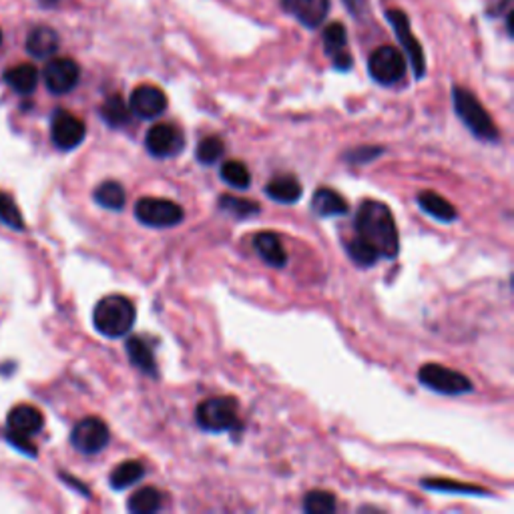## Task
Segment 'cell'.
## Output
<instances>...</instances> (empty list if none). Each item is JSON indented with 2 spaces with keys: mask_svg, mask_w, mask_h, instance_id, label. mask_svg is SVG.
I'll list each match as a JSON object with an SVG mask.
<instances>
[{
  "mask_svg": "<svg viewBox=\"0 0 514 514\" xmlns=\"http://www.w3.org/2000/svg\"><path fill=\"white\" fill-rule=\"evenodd\" d=\"M26 51L34 59H49L59 51V34L51 26H37L29 33Z\"/></svg>",
  "mask_w": 514,
  "mask_h": 514,
  "instance_id": "19",
  "label": "cell"
},
{
  "mask_svg": "<svg viewBox=\"0 0 514 514\" xmlns=\"http://www.w3.org/2000/svg\"><path fill=\"white\" fill-rule=\"evenodd\" d=\"M0 221L11 229L16 231L24 229V220L19 211V207H16L13 197L5 192H0Z\"/></svg>",
  "mask_w": 514,
  "mask_h": 514,
  "instance_id": "32",
  "label": "cell"
},
{
  "mask_svg": "<svg viewBox=\"0 0 514 514\" xmlns=\"http://www.w3.org/2000/svg\"><path fill=\"white\" fill-rule=\"evenodd\" d=\"M221 179L233 189H248L251 183V173L243 161L231 159L221 165Z\"/></svg>",
  "mask_w": 514,
  "mask_h": 514,
  "instance_id": "28",
  "label": "cell"
},
{
  "mask_svg": "<svg viewBox=\"0 0 514 514\" xmlns=\"http://www.w3.org/2000/svg\"><path fill=\"white\" fill-rule=\"evenodd\" d=\"M135 218L147 228H175L183 221V207L161 197H143L135 205Z\"/></svg>",
  "mask_w": 514,
  "mask_h": 514,
  "instance_id": "5",
  "label": "cell"
},
{
  "mask_svg": "<svg viewBox=\"0 0 514 514\" xmlns=\"http://www.w3.org/2000/svg\"><path fill=\"white\" fill-rule=\"evenodd\" d=\"M0 44H3V31H0Z\"/></svg>",
  "mask_w": 514,
  "mask_h": 514,
  "instance_id": "37",
  "label": "cell"
},
{
  "mask_svg": "<svg viewBox=\"0 0 514 514\" xmlns=\"http://www.w3.org/2000/svg\"><path fill=\"white\" fill-rule=\"evenodd\" d=\"M282 5L294 19L308 26V29H318L328 19L330 0H282Z\"/></svg>",
  "mask_w": 514,
  "mask_h": 514,
  "instance_id": "15",
  "label": "cell"
},
{
  "mask_svg": "<svg viewBox=\"0 0 514 514\" xmlns=\"http://www.w3.org/2000/svg\"><path fill=\"white\" fill-rule=\"evenodd\" d=\"M129 109L139 119H157L167 109V95L155 85H139L131 93Z\"/></svg>",
  "mask_w": 514,
  "mask_h": 514,
  "instance_id": "13",
  "label": "cell"
},
{
  "mask_svg": "<svg viewBox=\"0 0 514 514\" xmlns=\"http://www.w3.org/2000/svg\"><path fill=\"white\" fill-rule=\"evenodd\" d=\"M137 310L125 295H107L95 305V330L105 338H123L135 326Z\"/></svg>",
  "mask_w": 514,
  "mask_h": 514,
  "instance_id": "2",
  "label": "cell"
},
{
  "mask_svg": "<svg viewBox=\"0 0 514 514\" xmlns=\"http://www.w3.org/2000/svg\"><path fill=\"white\" fill-rule=\"evenodd\" d=\"M254 248L261 259L272 267H285L287 266V251L282 239L272 231H261L254 239Z\"/></svg>",
  "mask_w": 514,
  "mask_h": 514,
  "instance_id": "18",
  "label": "cell"
},
{
  "mask_svg": "<svg viewBox=\"0 0 514 514\" xmlns=\"http://www.w3.org/2000/svg\"><path fill=\"white\" fill-rule=\"evenodd\" d=\"M8 432L14 436L31 438L42 430L44 416L39 408H34L31 404H19L8 412Z\"/></svg>",
  "mask_w": 514,
  "mask_h": 514,
  "instance_id": "16",
  "label": "cell"
},
{
  "mask_svg": "<svg viewBox=\"0 0 514 514\" xmlns=\"http://www.w3.org/2000/svg\"><path fill=\"white\" fill-rule=\"evenodd\" d=\"M368 73L378 85L390 87L400 83L406 75V57L396 47H378L368 59Z\"/></svg>",
  "mask_w": 514,
  "mask_h": 514,
  "instance_id": "6",
  "label": "cell"
},
{
  "mask_svg": "<svg viewBox=\"0 0 514 514\" xmlns=\"http://www.w3.org/2000/svg\"><path fill=\"white\" fill-rule=\"evenodd\" d=\"M386 19L390 21L396 37H398L402 44L404 57L410 61V65L414 69V75H416V79H422L426 75V59H424V51L420 47V42L412 34L408 16H406V13L400 11V8H390V11L386 13Z\"/></svg>",
  "mask_w": 514,
  "mask_h": 514,
  "instance_id": "8",
  "label": "cell"
},
{
  "mask_svg": "<svg viewBox=\"0 0 514 514\" xmlns=\"http://www.w3.org/2000/svg\"><path fill=\"white\" fill-rule=\"evenodd\" d=\"M239 406L231 396H215L197 406V424L207 432H229L239 426Z\"/></svg>",
  "mask_w": 514,
  "mask_h": 514,
  "instance_id": "4",
  "label": "cell"
},
{
  "mask_svg": "<svg viewBox=\"0 0 514 514\" xmlns=\"http://www.w3.org/2000/svg\"><path fill=\"white\" fill-rule=\"evenodd\" d=\"M143 476H145V468H143L141 463H137V460H125V463L117 466L109 476L111 489L125 491L135 482H139Z\"/></svg>",
  "mask_w": 514,
  "mask_h": 514,
  "instance_id": "24",
  "label": "cell"
},
{
  "mask_svg": "<svg viewBox=\"0 0 514 514\" xmlns=\"http://www.w3.org/2000/svg\"><path fill=\"white\" fill-rule=\"evenodd\" d=\"M424 489H430V491H438V492L476 494V496H484V494H491L489 491L481 489V486L460 484V482H456V481H442V478H435V481H424Z\"/></svg>",
  "mask_w": 514,
  "mask_h": 514,
  "instance_id": "33",
  "label": "cell"
},
{
  "mask_svg": "<svg viewBox=\"0 0 514 514\" xmlns=\"http://www.w3.org/2000/svg\"><path fill=\"white\" fill-rule=\"evenodd\" d=\"M6 85L19 95H31L39 85V70L33 65H16L5 73Z\"/></svg>",
  "mask_w": 514,
  "mask_h": 514,
  "instance_id": "22",
  "label": "cell"
},
{
  "mask_svg": "<svg viewBox=\"0 0 514 514\" xmlns=\"http://www.w3.org/2000/svg\"><path fill=\"white\" fill-rule=\"evenodd\" d=\"M336 509V496L328 491H312L304 496V510L308 514H330Z\"/></svg>",
  "mask_w": 514,
  "mask_h": 514,
  "instance_id": "30",
  "label": "cell"
},
{
  "mask_svg": "<svg viewBox=\"0 0 514 514\" xmlns=\"http://www.w3.org/2000/svg\"><path fill=\"white\" fill-rule=\"evenodd\" d=\"M418 380L422 386H426L428 390H435L444 396H460L472 390V382L468 380L464 374L440 364L422 366L418 372Z\"/></svg>",
  "mask_w": 514,
  "mask_h": 514,
  "instance_id": "7",
  "label": "cell"
},
{
  "mask_svg": "<svg viewBox=\"0 0 514 514\" xmlns=\"http://www.w3.org/2000/svg\"><path fill=\"white\" fill-rule=\"evenodd\" d=\"M87 137V127L83 119L69 111H57L51 121L52 145L61 151H73Z\"/></svg>",
  "mask_w": 514,
  "mask_h": 514,
  "instance_id": "10",
  "label": "cell"
},
{
  "mask_svg": "<svg viewBox=\"0 0 514 514\" xmlns=\"http://www.w3.org/2000/svg\"><path fill=\"white\" fill-rule=\"evenodd\" d=\"M418 205L422 207L424 213H428L430 218H435L442 223H453L458 220L456 207L436 192H422L418 195Z\"/></svg>",
  "mask_w": 514,
  "mask_h": 514,
  "instance_id": "21",
  "label": "cell"
},
{
  "mask_svg": "<svg viewBox=\"0 0 514 514\" xmlns=\"http://www.w3.org/2000/svg\"><path fill=\"white\" fill-rule=\"evenodd\" d=\"M312 210L320 218H336V215H346L350 211L348 201L338 192L330 187L315 189L312 197Z\"/></svg>",
  "mask_w": 514,
  "mask_h": 514,
  "instance_id": "17",
  "label": "cell"
},
{
  "mask_svg": "<svg viewBox=\"0 0 514 514\" xmlns=\"http://www.w3.org/2000/svg\"><path fill=\"white\" fill-rule=\"evenodd\" d=\"M344 5L351 14H360L364 11V0H344Z\"/></svg>",
  "mask_w": 514,
  "mask_h": 514,
  "instance_id": "35",
  "label": "cell"
},
{
  "mask_svg": "<svg viewBox=\"0 0 514 514\" xmlns=\"http://www.w3.org/2000/svg\"><path fill=\"white\" fill-rule=\"evenodd\" d=\"M127 509L133 514L157 512L161 509V492L157 489H153V486L139 489L137 492L131 494V499L127 502Z\"/></svg>",
  "mask_w": 514,
  "mask_h": 514,
  "instance_id": "27",
  "label": "cell"
},
{
  "mask_svg": "<svg viewBox=\"0 0 514 514\" xmlns=\"http://www.w3.org/2000/svg\"><path fill=\"white\" fill-rule=\"evenodd\" d=\"M101 117H103V121L109 125V127L117 129V127H123V125L129 123L131 109H129V105L125 103V98L121 95H113L103 103Z\"/></svg>",
  "mask_w": 514,
  "mask_h": 514,
  "instance_id": "26",
  "label": "cell"
},
{
  "mask_svg": "<svg viewBox=\"0 0 514 514\" xmlns=\"http://www.w3.org/2000/svg\"><path fill=\"white\" fill-rule=\"evenodd\" d=\"M302 193H304L302 183L297 182L294 175H277L266 185V195L269 197V200L284 203V205L300 201Z\"/></svg>",
  "mask_w": 514,
  "mask_h": 514,
  "instance_id": "20",
  "label": "cell"
},
{
  "mask_svg": "<svg viewBox=\"0 0 514 514\" xmlns=\"http://www.w3.org/2000/svg\"><path fill=\"white\" fill-rule=\"evenodd\" d=\"M220 207L238 220L254 218V215L259 213V203L246 200V197H236V195H223L220 200Z\"/></svg>",
  "mask_w": 514,
  "mask_h": 514,
  "instance_id": "29",
  "label": "cell"
},
{
  "mask_svg": "<svg viewBox=\"0 0 514 514\" xmlns=\"http://www.w3.org/2000/svg\"><path fill=\"white\" fill-rule=\"evenodd\" d=\"M127 356L131 360V364L135 368H139L143 374H149L153 378L157 376L155 356H153V351H151V348L145 340L129 338L127 340Z\"/></svg>",
  "mask_w": 514,
  "mask_h": 514,
  "instance_id": "23",
  "label": "cell"
},
{
  "mask_svg": "<svg viewBox=\"0 0 514 514\" xmlns=\"http://www.w3.org/2000/svg\"><path fill=\"white\" fill-rule=\"evenodd\" d=\"M145 147L153 157L169 159L175 157L185 147L183 133L169 123H157L147 131Z\"/></svg>",
  "mask_w": 514,
  "mask_h": 514,
  "instance_id": "12",
  "label": "cell"
},
{
  "mask_svg": "<svg viewBox=\"0 0 514 514\" xmlns=\"http://www.w3.org/2000/svg\"><path fill=\"white\" fill-rule=\"evenodd\" d=\"M348 254H350V257H351V261H356L358 266H362V267H368V266H374L378 259V254L376 251L369 248V246H366L364 241H360L358 238L356 239H351V241H348Z\"/></svg>",
  "mask_w": 514,
  "mask_h": 514,
  "instance_id": "34",
  "label": "cell"
},
{
  "mask_svg": "<svg viewBox=\"0 0 514 514\" xmlns=\"http://www.w3.org/2000/svg\"><path fill=\"white\" fill-rule=\"evenodd\" d=\"M323 51L338 70H350L354 59L348 52V31L341 23H332L323 29Z\"/></svg>",
  "mask_w": 514,
  "mask_h": 514,
  "instance_id": "14",
  "label": "cell"
},
{
  "mask_svg": "<svg viewBox=\"0 0 514 514\" xmlns=\"http://www.w3.org/2000/svg\"><path fill=\"white\" fill-rule=\"evenodd\" d=\"M95 201L111 211H121L125 203H127V195L121 183L117 182H103L95 189Z\"/></svg>",
  "mask_w": 514,
  "mask_h": 514,
  "instance_id": "25",
  "label": "cell"
},
{
  "mask_svg": "<svg viewBox=\"0 0 514 514\" xmlns=\"http://www.w3.org/2000/svg\"><path fill=\"white\" fill-rule=\"evenodd\" d=\"M80 67L73 59L57 57L47 62L42 70V80L52 95H67L79 85Z\"/></svg>",
  "mask_w": 514,
  "mask_h": 514,
  "instance_id": "11",
  "label": "cell"
},
{
  "mask_svg": "<svg viewBox=\"0 0 514 514\" xmlns=\"http://www.w3.org/2000/svg\"><path fill=\"white\" fill-rule=\"evenodd\" d=\"M109 440H111L109 426H107L101 418L95 416H89L77 422L73 432H70V444L83 454H98L101 450L107 448Z\"/></svg>",
  "mask_w": 514,
  "mask_h": 514,
  "instance_id": "9",
  "label": "cell"
},
{
  "mask_svg": "<svg viewBox=\"0 0 514 514\" xmlns=\"http://www.w3.org/2000/svg\"><path fill=\"white\" fill-rule=\"evenodd\" d=\"M356 238L372 248L378 257L394 259L400 251V236L390 207L380 201H364L356 213Z\"/></svg>",
  "mask_w": 514,
  "mask_h": 514,
  "instance_id": "1",
  "label": "cell"
},
{
  "mask_svg": "<svg viewBox=\"0 0 514 514\" xmlns=\"http://www.w3.org/2000/svg\"><path fill=\"white\" fill-rule=\"evenodd\" d=\"M41 3H42V5H47V6H51V5H55L57 0H41Z\"/></svg>",
  "mask_w": 514,
  "mask_h": 514,
  "instance_id": "36",
  "label": "cell"
},
{
  "mask_svg": "<svg viewBox=\"0 0 514 514\" xmlns=\"http://www.w3.org/2000/svg\"><path fill=\"white\" fill-rule=\"evenodd\" d=\"M223 153H225L223 141L218 137V135H210V137L201 139L200 145H197V161H200L201 165H213L223 157Z\"/></svg>",
  "mask_w": 514,
  "mask_h": 514,
  "instance_id": "31",
  "label": "cell"
},
{
  "mask_svg": "<svg viewBox=\"0 0 514 514\" xmlns=\"http://www.w3.org/2000/svg\"><path fill=\"white\" fill-rule=\"evenodd\" d=\"M453 101L458 119L466 125L468 131H471L474 137L489 143H496L500 139L492 117L484 109L482 103L478 101L472 91H468L464 87H454Z\"/></svg>",
  "mask_w": 514,
  "mask_h": 514,
  "instance_id": "3",
  "label": "cell"
}]
</instances>
